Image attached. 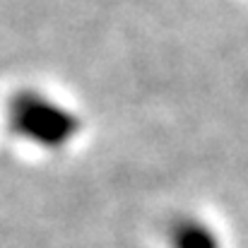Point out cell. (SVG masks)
Segmentation results:
<instances>
[{
	"label": "cell",
	"instance_id": "cell-1",
	"mask_svg": "<svg viewBox=\"0 0 248 248\" xmlns=\"http://www.w3.org/2000/svg\"><path fill=\"white\" fill-rule=\"evenodd\" d=\"M169 248H222L219 232L202 217L183 215L169 224L166 232Z\"/></svg>",
	"mask_w": 248,
	"mask_h": 248
}]
</instances>
